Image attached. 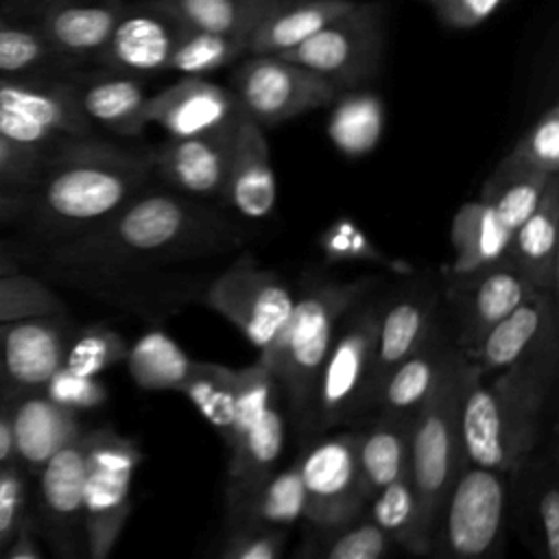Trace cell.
Segmentation results:
<instances>
[{
  "mask_svg": "<svg viewBox=\"0 0 559 559\" xmlns=\"http://www.w3.org/2000/svg\"><path fill=\"white\" fill-rule=\"evenodd\" d=\"M203 301L227 319L264 356L280 338L295 297L286 282L249 253L229 264L205 290Z\"/></svg>",
  "mask_w": 559,
  "mask_h": 559,
  "instance_id": "11",
  "label": "cell"
},
{
  "mask_svg": "<svg viewBox=\"0 0 559 559\" xmlns=\"http://www.w3.org/2000/svg\"><path fill=\"white\" fill-rule=\"evenodd\" d=\"M321 555L325 559H380L391 550L389 535L369 518L354 520L341 528L323 533Z\"/></svg>",
  "mask_w": 559,
  "mask_h": 559,
  "instance_id": "44",
  "label": "cell"
},
{
  "mask_svg": "<svg viewBox=\"0 0 559 559\" xmlns=\"http://www.w3.org/2000/svg\"><path fill=\"white\" fill-rule=\"evenodd\" d=\"M559 175L550 177L533 214L511 234L507 260L542 293L559 284Z\"/></svg>",
  "mask_w": 559,
  "mask_h": 559,
  "instance_id": "24",
  "label": "cell"
},
{
  "mask_svg": "<svg viewBox=\"0 0 559 559\" xmlns=\"http://www.w3.org/2000/svg\"><path fill=\"white\" fill-rule=\"evenodd\" d=\"M39 524L35 513H24L17 528L13 531L9 544L2 550V557L7 559H41L44 548L39 542Z\"/></svg>",
  "mask_w": 559,
  "mask_h": 559,
  "instance_id": "53",
  "label": "cell"
},
{
  "mask_svg": "<svg viewBox=\"0 0 559 559\" xmlns=\"http://www.w3.org/2000/svg\"><path fill=\"white\" fill-rule=\"evenodd\" d=\"M124 362L140 389L181 391L197 360L190 358L166 332L153 330L127 349Z\"/></svg>",
  "mask_w": 559,
  "mask_h": 559,
  "instance_id": "33",
  "label": "cell"
},
{
  "mask_svg": "<svg viewBox=\"0 0 559 559\" xmlns=\"http://www.w3.org/2000/svg\"><path fill=\"white\" fill-rule=\"evenodd\" d=\"M87 467V432L83 430L55 452L39 474V533L55 555L76 557L83 537V485Z\"/></svg>",
  "mask_w": 559,
  "mask_h": 559,
  "instance_id": "14",
  "label": "cell"
},
{
  "mask_svg": "<svg viewBox=\"0 0 559 559\" xmlns=\"http://www.w3.org/2000/svg\"><path fill=\"white\" fill-rule=\"evenodd\" d=\"M240 240L231 221L194 197L146 188L94 227L52 242L46 266L59 280L100 286L155 262L212 255Z\"/></svg>",
  "mask_w": 559,
  "mask_h": 559,
  "instance_id": "1",
  "label": "cell"
},
{
  "mask_svg": "<svg viewBox=\"0 0 559 559\" xmlns=\"http://www.w3.org/2000/svg\"><path fill=\"white\" fill-rule=\"evenodd\" d=\"M550 177H555V175L513 177L493 188H483L478 199L487 201L493 207L500 223L513 234L533 214V210L542 201V194H544Z\"/></svg>",
  "mask_w": 559,
  "mask_h": 559,
  "instance_id": "43",
  "label": "cell"
},
{
  "mask_svg": "<svg viewBox=\"0 0 559 559\" xmlns=\"http://www.w3.org/2000/svg\"><path fill=\"white\" fill-rule=\"evenodd\" d=\"M127 349V341L116 330L107 325H90L68 341L61 367L76 376L98 378L103 371L124 362Z\"/></svg>",
  "mask_w": 559,
  "mask_h": 559,
  "instance_id": "41",
  "label": "cell"
},
{
  "mask_svg": "<svg viewBox=\"0 0 559 559\" xmlns=\"http://www.w3.org/2000/svg\"><path fill=\"white\" fill-rule=\"evenodd\" d=\"M413 419L378 415L373 426L358 437V472L369 498L384 485L408 476Z\"/></svg>",
  "mask_w": 559,
  "mask_h": 559,
  "instance_id": "30",
  "label": "cell"
},
{
  "mask_svg": "<svg viewBox=\"0 0 559 559\" xmlns=\"http://www.w3.org/2000/svg\"><path fill=\"white\" fill-rule=\"evenodd\" d=\"M559 343L557 293H535L500 319L467 356L480 373H493Z\"/></svg>",
  "mask_w": 559,
  "mask_h": 559,
  "instance_id": "20",
  "label": "cell"
},
{
  "mask_svg": "<svg viewBox=\"0 0 559 559\" xmlns=\"http://www.w3.org/2000/svg\"><path fill=\"white\" fill-rule=\"evenodd\" d=\"M0 105L61 135H92V122L81 111L74 85L70 83H37L0 76Z\"/></svg>",
  "mask_w": 559,
  "mask_h": 559,
  "instance_id": "26",
  "label": "cell"
},
{
  "mask_svg": "<svg viewBox=\"0 0 559 559\" xmlns=\"http://www.w3.org/2000/svg\"><path fill=\"white\" fill-rule=\"evenodd\" d=\"M122 4H63L44 24V39L55 52L94 55L100 52L122 13Z\"/></svg>",
  "mask_w": 559,
  "mask_h": 559,
  "instance_id": "31",
  "label": "cell"
},
{
  "mask_svg": "<svg viewBox=\"0 0 559 559\" xmlns=\"http://www.w3.org/2000/svg\"><path fill=\"white\" fill-rule=\"evenodd\" d=\"M382 50L384 7L380 2H354L282 57L317 72L341 92L371 81L380 70Z\"/></svg>",
  "mask_w": 559,
  "mask_h": 559,
  "instance_id": "9",
  "label": "cell"
},
{
  "mask_svg": "<svg viewBox=\"0 0 559 559\" xmlns=\"http://www.w3.org/2000/svg\"><path fill=\"white\" fill-rule=\"evenodd\" d=\"M55 50L33 31L0 26V76L22 74L41 68Z\"/></svg>",
  "mask_w": 559,
  "mask_h": 559,
  "instance_id": "45",
  "label": "cell"
},
{
  "mask_svg": "<svg viewBox=\"0 0 559 559\" xmlns=\"http://www.w3.org/2000/svg\"><path fill=\"white\" fill-rule=\"evenodd\" d=\"M367 297L369 295L360 297L338 323L317 380L308 435L328 432L369 411V386L382 299Z\"/></svg>",
  "mask_w": 559,
  "mask_h": 559,
  "instance_id": "6",
  "label": "cell"
},
{
  "mask_svg": "<svg viewBox=\"0 0 559 559\" xmlns=\"http://www.w3.org/2000/svg\"><path fill=\"white\" fill-rule=\"evenodd\" d=\"M223 201L251 221H262L275 210L277 179L269 142L262 124L247 114H242L234 133Z\"/></svg>",
  "mask_w": 559,
  "mask_h": 559,
  "instance_id": "22",
  "label": "cell"
},
{
  "mask_svg": "<svg viewBox=\"0 0 559 559\" xmlns=\"http://www.w3.org/2000/svg\"><path fill=\"white\" fill-rule=\"evenodd\" d=\"M535 518L542 537V552L548 559H559V491L555 478L542 485L535 500Z\"/></svg>",
  "mask_w": 559,
  "mask_h": 559,
  "instance_id": "52",
  "label": "cell"
},
{
  "mask_svg": "<svg viewBox=\"0 0 559 559\" xmlns=\"http://www.w3.org/2000/svg\"><path fill=\"white\" fill-rule=\"evenodd\" d=\"M441 290L432 282H413L404 286L395 297L382 299L373 369L369 386V411L376 408L380 389L389 373L408 358L430 334L439 321Z\"/></svg>",
  "mask_w": 559,
  "mask_h": 559,
  "instance_id": "16",
  "label": "cell"
},
{
  "mask_svg": "<svg viewBox=\"0 0 559 559\" xmlns=\"http://www.w3.org/2000/svg\"><path fill=\"white\" fill-rule=\"evenodd\" d=\"M142 461L135 439L114 428L87 430L83 485V537L92 559H105L131 513V483Z\"/></svg>",
  "mask_w": 559,
  "mask_h": 559,
  "instance_id": "7",
  "label": "cell"
},
{
  "mask_svg": "<svg viewBox=\"0 0 559 559\" xmlns=\"http://www.w3.org/2000/svg\"><path fill=\"white\" fill-rule=\"evenodd\" d=\"M382 105L373 94L356 92L341 98L330 116L328 133L332 142L349 157L369 153L382 133Z\"/></svg>",
  "mask_w": 559,
  "mask_h": 559,
  "instance_id": "38",
  "label": "cell"
},
{
  "mask_svg": "<svg viewBox=\"0 0 559 559\" xmlns=\"http://www.w3.org/2000/svg\"><path fill=\"white\" fill-rule=\"evenodd\" d=\"M304 518V485L297 463L275 469L227 522V528L288 531Z\"/></svg>",
  "mask_w": 559,
  "mask_h": 559,
  "instance_id": "32",
  "label": "cell"
},
{
  "mask_svg": "<svg viewBox=\"0 0 559 559\" xmlns=\"http://www.w3.org/2000/svg\"><path fill=\"white\" fill-rule=\"evenodd\" d=\"M467 373L469 360L456 347L411 428L408 478L432 548L443 502L456 474L467 463L461 441V402Z\"/></svg>",
  "mask_w": 559,
  "mask_h": 559,
  "instance_id": "5",
  "label": "cell"
},
{
  "mask_svg": "<svg viewBox=\"0 0 559 559\" xmlns=\"http://www.w3.org/2000/svg\"><path fill=\"white\" fill-rule=\"evenodd\" d=\"M286 413L282 395L275 397L249 426L242 439L229 450L225 513L227 522L240 511L251 493L277 469L284 450Z\"/></svg>",
  "mask_w": 559,
  "mask_h": 559,
  "instance_id": "23",
  "label": "cell"
},
{
  "mask_svg": "<svg viewBox=\"0 0 559 559\" xmlns=\"http://www.w3.org/2000/svg\"><path fill=\"white\" fill-rule=\"evenodd\" d=\"M314 437L295 463L304 485V520L328 533L362 518L367 509L358 472L360 432L343 430Z\"/></svg>",
  "mask_w": 559,
  "mask_h": 559,
  "instance_id": "10",
  "label": "cell"
},
{
  "mask_svg": "<svg viewBox=\"0 0 559 559\" xmlns=\"http://www.w3.org/2000/svg\"><path fill=\"white\" fill-rule=\"evenodd\" d=\"M74 94L92 124L96 122L120 138H140L148 127V94L131 76H103L85 85H74Z\"/></svg>",
  "mask_w": 559,
  "mask_h": 559,
  "instance_id": "28",
  "label": "cell"
},
{
  "mask_svg": "<svg viewBox=\"0 0 559 559\" xmlns=\"http://www.w3.org/2000/svg\"><path fill=\"white\" fill-rule=\"evenodd\" d=\"M68 330L61 314L0 323V402L41 391L63 365Z\"/></svg>",
  "mask_w": 559,
  "mask_h": 559,
  "instance_id": "15",
  "label": "cell"
},
{
  "mask_svg": "<svg viewBox=\"0 0 559 559\" xmlns=\"http://www.w3.org/2000/svg\"><path fill=\"white\" fill-rule=\"evenodd\" d=\"M153 155L96 140L66 138L46 157L26 216L46 240L76 236L148 188Z\"/></svg>",
  "mask_w": 559,
  "mask_h": 559,
  "instance_id": "2",
  "label": "cell"
},
{
  "mask_svg": "<svg viewBox=\"0 0 559 559\" xmlns=\"http://www.w3.org/2000/svg\"><path fill=\"white\" fill-rule=\"evenodd\" d=\"M48 153L0 135V186L33 190L41 177Z\"/></svg>",
  "mask_w": 559,
  "mask_h": 559,
  "instance_id": "46",
  "label": "cell"
},
{
  "mask_svg": "<svg viewBox=\"0 0 559 559\" xmlns=\"http://www.w3.org/2000/svg\"><path fill=\"white\" fill-rule=\"evenodd\" d=\"M0 26H2V24H0Z\"/></svg>",
  "mask_w": 559,
  "mask_h": 559,
  "instance_id": "57",
  "label": "cell"
},
{
  "mask_svg": "<svg viewBox=\"0 0 559 559\" xmlns=\"http://www.w3.org/2000/svg\"><path fill=\"white\" fill-rule=\"evenodd\" d=\"M28 203H31L28 190H15V188L0 186V223L26 216Z\"/></svg>",
  "mask_w": 559,
  "mask_h": 559,
  "instance_id": "54",
  "label": "cell"
},
{
  "mask_svg": "<svg viewBox=\"0 0 559 559\" xmlns=\"http://www.w3.org/2000/svg\"><path fill=\"white\" fill-rule=\"evenodd\" d=\"M559 173V107L550 105L500 159L483 188H493L513 177Z\"/></svg>",
  "mask_w": 559,
  "mask_h": 559,
  "instance_id": "34",
  "label": "cell"
},
{
  "mask_svg": "<svg viewBox=\"0 0 559 559\" xmlns=\"http://www.w3.org/2000/svg\"><path fill=\"white\" fill-rule=\"evenodd\" d=\"M207 424L227 441L234 421L236 369L197 360L181 391Z\"/></svg>",
  "mask_w": 559,
  "mask_h": 559,
  "instance_id": "37",
  "label": "cell"
},
{
  "mask_svg": "<svg viewBox=\"0 0 559 559\" xmlns=\"http://www.w3.org/2000/svg\"><path fill=\"white\" fill-rule=\"evenodd\" d=\"M190 28L249 39L258 22L282 0H166Z\"/></svg>",
  "mask_w": 559,
  "mask_h": 559,
  "instance_id": "36",
  "label": "cell"
},
{
  "mask_svg": "<svg viewBox=\"0 0 559 559\" xmlns=\"http://www.w3.org/2000/svg\"><path fill=\"white\" fill-rule=\"evenodd\" d=\"M450 28H474L485 22L502 0H424Z\"/></svg>",
  "mask_w": 559,
  "mask_h": 559,
  "instance_id": "51",
  "label": "cell"
},
{
  "mask_svg": "<svg viewBox=\"0 0 559 559\" xmlns=\"http://www.w3.org/2000/svg\"><path fill=\"white\" fill-rule=\"evenodd\" d=\"M247 55V39L186 26L173 48L168 68L183 76H203Z\"/></svg>",
  "mask_w": 559,
  "mask_h": 559,
  "instance_id": "39",
  "label": "cell"
},
{
  "mask_svg": "<svg viewBox=\"0 0 559 559\" xmlns=\"http://www.w3.org/2000/svg\"><path fill=\"white\" fill-rule=\"evenodd\" d=\"M450 238L454 260L448 275H467L502 260L509 249L511 231L500 223L487 201L476 199L456 210Z\"/></svg>",
  "mask_w": 559,
  "mask_h": 559,
  "instance_id": "29",
  "label": "cell"
},
{
  "mask_svg": "<svg viewBox=\"0 0 559 559\" xmlns=\"http://www.w3.org/2000/svg\"><path fill=\"white\" fill-rule=\"evenodd\" d=\"M183 28L186 24L166 0H148L135 9H122L100 55L120 72H162Z\"/></svg>",
  "mask_w": 559,
  "mask_h": 559,
  "instance_id": "18",
  "label": "cell"
},
{
  "mask_svg": "<svg viewBox=\"0 0 559 559\" xmlns=\"http://www.w3.org/2000/svg\"><path fill=\"white\" fill-rule=\"evenodd\" d=\"M15 461V448H13V430L9 415L4 406L0 404V465Z\"/></svg>",
  "mask_w": 559,
  "mask_h": 559,
  "instance_id": "55",
  "label": "cell"
},
{
  "mask_svg": "<svg viewBox=\"0 0 559 559\" xmlns=\"http://www.w3.org/2000/svg\"><path fill=\"white\" fill-rule=\"evenodd\" d=\"M539 293L507 255L467 275H448L441 297L454 310V345L467 358L485 334L531 295Z\"/></svg>",
  "mask_w": 559,
  "mask_h": 559,
  "instance_id": "13",
  "label": "cell"
},
{
  "mask_svg": "<svg viewBox=\"0 0 559 559\" xmlns=\"http://www.w3.org/2000/svg\"><path fill=\"white\" fill-rule=\"evenodd\" d=\"M17 271H20L17 253L7 242H0V273H17Z\"/></svg>",
  "mask_w": 559,
  "mask_h": 559,
  "instance_id": "56",
  "label": "cell"
},
{
  "mask_svg": "<svg viewBox=\"0 0 559 559\" xmlns=\"http://www.w3.org/2000/svg\"><path fill=\"white\" fill-rule=\"evenodd\" d=\"M238 120L210 133L170 138L151 153L153 175L181 194L223 201Z\"/></svg>",
  "mask_w": 559,
  "mask_h": 559,
  "instance_id": "17",
  "label": "cell"
},
{
  "mask_svg": "<svg viewBox=\"0 0 559 559\" xmlns=\"http://www.w3.org/2000/svg\"><path fill=\"white\" fill-rule=\"evenodd\" d=\"M234 94L249 118L269 127L334 103L338 90L282 55H251L234 72Z\"/></svg>",
  "mask_w": 559,
  "mask_h": 559,
  "instance_id": "12",
  "label": "cell"
},
{
  "mask_svg": "<svg viewBox=\"0 0 559 559\" xmlns=\"http://www.w3.org/2000/svg\"><path fill=\"white\" fill-rule=\"evenodd\" d=\"M454 349V338L448 341L443 328L437 321L424 343L408 358H404L384 380L376 402L378 415L415 419L417 411L435 389Z\"/></svg>",
  "mask_w": 559,
  "mask_h": 559,
  "instance_id": "25",
  "label": "cell"
},
{
  "mask_svg": "<svg viewBox=\"0 0 559 559\" xmlns=\"http://www.w3.org/2000/svg\"><path fill=\"white\" fill-rule=\"evenodd\" d=\"M46 395H50L55 402L81 411V408H94L100 406L107 400V389L98 378L90 376H76L63 367L55 371V376L44 386Z\"/></svg>",
  "mask_w": 559,
  "mask_h": 559,
  "instance_id": "49",
  "label": "cell"
},
{
  "mask_svg": "<svg viewBox=\"0 0 559 559\" xmlns=\"http://www.w3.org/2000/svg\"><path fill=\"white\" fill-rule=\"evenodd\" d=\"M288 531L282 528H227L221 546L223 559H275L282 555Z\"/></svg>",
  "mask_w": 559,
  "mask_h": 559,
  "instance_id": "48",
  "label": "cell"
},
{
  "mask_svg": "<svg viewBox=\"0 0 559 559\" xmlns=\"http://www.w3.org/2000/svg\"><path fill=\"white\" fill-rule=\"evenodd\" d=\"M369 518L389 535L393 544H400L413 555H430L432 539L424 531L419 502L408 476H402L380 491H376L369 502Z\"/></svg>",
  "mask_w": 559,
  "mask_h": 559,
  "instance_id": "35",
  "label": "cell"
},
{
  "mask_svg": "<svg viewBox=\"0 0 559 559\" xmlns=\"http://www.w3.org/2000/svg\"><path fill=\"white\" fill-rule=\"evenodd\" d=\"M559 343L493 373L469 362L461 402V441L467 463L511 476L531 461L544 424V408L557 380Z\"/></svg>",
  "mask_w": 559,
  "mask_h": 559,
  "instance_id": "3",
  "label": "cell"
},
{
  "mask_svg": "<svg viewBox=\"0 0 559 559\" xmlns=\"http://www.w3.org/2000/svg\"><path fill=\"white\" fill-rule=\"evenodd\" d=\"M0 135L13 140L17 144L44 151V153H50L61 140L68 138V135H61V133L17 114L13 109H7L2 105H0Z\"/></svg>",
  "mask_w": 559,
  "mask_h": 559,
  "instance_id": "50",
  "label": "cell"
},
{
  "mask_svg": "<svg viewBox=\"0 0 559 559\" xmlns=\"http://www.w3.org/2000/svg\"><path fill=\"white\" fill-rule=\"evenodd\" d=\"M371 286V277L308 284L299 299H295L293 312L275 345L264 356H258L271 367L284 406L304 437L310 430L317 380L338 323L360 297L369 295Z\"/></svg>",
  "mask_w": 559,
  "mask_h": 559,
  "instance_id": "4",
  "label": "cell"
},
{
  "mask_svg": "<svg viewBox=\"0 0 559 559\" xmlns=\"http://www.w3.org/2000/svg\"><path fill=\"white\" fill-rule=\"evenodd\" d=\"M352 4L354 0H282L251 31L247 55H282L312 37Z\"/></svg>",
  "mask_w": 559,
  "mask_h": 559,
  "instance_id": "27",
  "label": "cell"
},
{
  "mask_svg": "<svg viewBox=\"0 0 559 559\" xmlns=\"http://www.w3.org/2000/svg\"><path fill=\"white\" fill-rule=\"evenodd\" d=\"M277 380L271 367L258 358L253 365L236 369V402H234V421L229 437L225 441L227 452L242 439L249 426L258 419V415L280 397Z\"/></svg>",
  "mask_w": 559,
  "mask_h": 559,
  "instance_id": "40",
  "label": "cell"
},
{
  "mask_svg": "<svg viewBox=\"0 0 559 559\" xmlns=\"http://www.w3.org/2000/svg\"><path fill=\"white\" fill-rule=\"evenodd\" d=\"M13 430L15 461L26 472H39L66 443L83 432L79 413L55 402L46 391L2 400Z\"/></svg>",
  "mask_w": 559,
  "mask_h": 559,
  "instance_id": "21",
  "label": "cell"
},
{
  "mask_svg": "<svg viewBox=\"0 0 559 559\" xmlns=\"http://www.w3.org/2000/svg\"><path fill=\"white\" fill-rule=\"evenodd\" d=\"M511 474L465 463L456 474L437 526V544L452 557L476 559L500 550L507 531Z\"/></svg>",
  "mask_w": 559,
  "mask_h": 559,
  "instance_id": "8",
  "label": "cell"
},
{
  "mask_svg": "<svg viewBox=\"0 0 559 559\" xmlns=\"http://www.w3.org/2000/svg\"><path fill=\"white\" fill-rule=\"evenodd\" d=\"M63 301L41 280L24 273H0V323L61 314Z\"/></svg>",
  "mask_w": 559,
  "mask_h": 559,
  "instance_id": "42",
  "label": "cell"
},
{
  "mask_svg": "<svg viewBox=\"0 0 559 559\" xmlns=\"http://www.w3.org/2000/svg\"><path fill=\"white\" fill-rule=\"evenodd\" d=\"M26 469L17 461L0 465V555L26 513Z\"/></svg>",
  "mask_w": 559,
  "mask_h": 559,
  "instance_id": "47",
  "label": "cell"
},
{
  "mask_svg": "<svg viewBox=\"0 0 559 559\" xmlns=\"http://www.w3.org/2000/svg\"><path fill=\"white\" fill-rule=\"evenodd\" d=\"M240 116L242 107L236 94L203 76H183L146 100L148 124L162 127L170 138L210 133Z\"/></svg>",
  "mask_w": 559,
  "mask_h": 559,
  "instance_id": "19",
  "label": "cell"
}]
</instances>
